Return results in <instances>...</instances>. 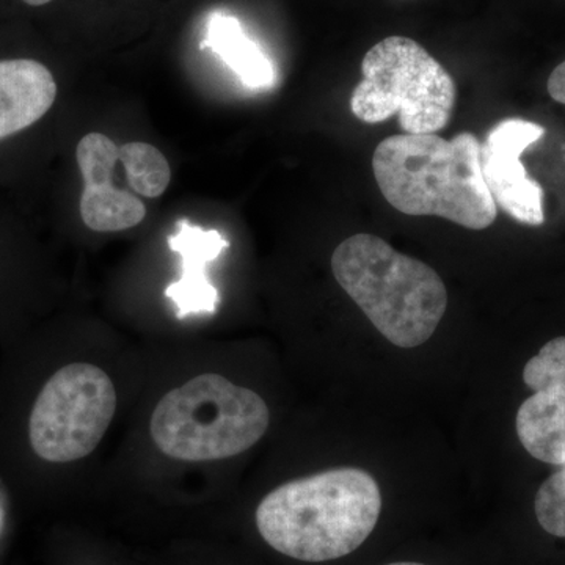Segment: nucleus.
<instances>
[{
  "label": "nucleus",
  "mask_w": 565,
  "mask_h": 565,
  "mask_svg": "<svg viewBox=\"0 0 565 565\" xmlns=\"http://www.w3.org/2000/svg\"><path fill=\"white\" fill-rule=\"evenodd\" d=\"M382 511L377 481L362 468H333L273 490L256 509L264 541L281 555L326 563L351 555Z\"/></svg>",
  "instance_id": "obj_1"
},
{
  "label": "nucleus",
  "mask_w": 565,
  "mask_h": 565,
  "mask_svg": "<svg viewBox=\"0 0 565 565\" xmlns=\"http://www.w3.org/2000/svg\"><path fill=\"white\" fill-rule=\"evenodd\" d=\"M373 170L386 202L405 215H435L475 232L497 221L475 134L452 140L437 134L388 137L375 148Z\"/></svg>",
  "instance_id": "obj_2"
},
{
  "label": "nucleus",
  "mask_w": 565,
  "mask_h": 565,
  "mask_svg": "<svg viewBox=\"0 0 565 565\" xmlns=\"http://www.w3.org/2000/svg\"><path fill=\"white\" fill-rule=\"evenodd\" d=\"M334 280L390 343L415 349L433 338L448 289L429 264L394 250L374 234H353L332 256Z\"/></svg>",
  "instance_id": "obj_3"
},
{
  "label": "nucleus",
  "mask_w": 565,
  "mask_h": 565,
  "mask_svg": "<svg viewBox=\"0 0 565 565\" xmlns=\"http://www.w3.org/2000/svg\"><path fill=\"white\" fill-rule=\"evenodd\" d=\"M270 414L259 394L218 374H203L162 397L150 433L163 455L210 462L247 451L267 433Z\"/></svg>",
  "instance_id": "obj_4"
},
{
  "label": "nucleus",
  "mask_w": 565,
  "mask_h": 565,
  "mask_svg": "<svg viewBox=\"0 0 565 565\" xmlns=\"http://www.w3.org/2000/svg\"><path fill=\"white\" fill-rule=\"evenodd\" d=\"M362 82L352 93V114L377 125L393 115L405 134H437L455 110L457 87L448 70L408 36L379 41L362 62Z\"/></svg>",
  "instance_id": "obj_5"
},
{
  "label": "nucleus",
  "mask_w": 565,
  "mask_h": 565,
  "mask_svg": "<svg viewBox=\"0 0 565 565\" xmlns=\"http://www.w3.org/2000/svg\"><path fill=\"white\" fill-rule=\"evenodd\" d=\"M117 411L109 375L90 363H71L43 386L29 419V440L40 459L68 463L98 448Z\"/></svg>",
  "instance_id": "obj_6"
},
{
  "label": "nucleus",
  "mask_w": 565,
  "mask_h": 565,
  "mask_svg": "<svg viewBox=\"0 0 565 565\" xmlns=\"http://www.w3.org/2000/svg\"><path fill=\"white\" fill-rule=\"evenodd\" d=\"M544 136L542 126L509 118L493 126L481 143L482 177L494 204L516 222L531 226L545 222L544 189L527 177L520 158Z\"/></svg>",
  "instance_id": "obj_7"
},
{
  "label": "nucleus",
  "mask_w": 565,
  "mask_h": 565,
  "mask_svg": "<svg viewBox=\"0 0 565 565\" xmlns=\"http://www.w3.org/2000/svg\"><path fill=\"white\" fill-rule=\"evenodd\" d=\"M523 381L533 394L515 418L520 444L534 459L565 463V337L548 341L526 363Z\"/></svg>",
  "instance_id": "obj_8"
},
{
  "label": "nucleus",
  "mask_w": 565,
  "mask_h": 565,
  "mask_svg": "<svg viewBox=\"0 0 565 565\" xmlns=\"http://www.w3.org/2000/svg\"><path fill=\"white\" fill-rule=\"evenodd\" d=\"M118 151L120 147L99 132L82 137L76 148L77 163L85 181L81 215L93 232H122L139 225L147 215L141 200L111 184V173L120 162Z\"/></svg>",
  "instance_id": "obj_9"
},
{
  "label": "nucleus",
  "mask_w": 565,
  "mask_h": 565,
  "mask_svg": "<svg viewBox=\"0 0 565 565\" xmlns=\"http://www.w3.org/2000/svg\"><path fill=\"white\" fill-rule=\"evenodd\" d=\"M228 241L217 230L204 232L189 221L178 222V233L169 237V247L182 259L181 278L167 286L166 297L178 308V318L191 315L214 313L218 292L207 280V264L218 258Z\"/></svg>",
  "instance_id": "obj_10"
},
{
  "label": "nucleus",
  "mask_w": 565,
  "mask_h": 565,
  "mask_svg": "<svg viewBox=\"0 0 565 565\" xmlns=\"http://www.w3.org/2000/svg\"><path fill=\"white\" fill-rule=\"evenodd\" d=\"M55 98L57 84L43 63L29 58L0 62V140L35 125Z\"/></svg>",
  "instance_id": "obj_11"
},
{
  "label": "nucleus",
  "mask_w": 565,
  "mask_h": 565,
  "mask_svg": "<svg viewBox=\"0 0 565 565\" xmlns=\"http://www.w3.org/2000/svg\"><path fill=\"white\" fill-rule=\"evenodd\" d=\"M202 47L218 55L234 71L241 82L253 90L270 88L275 84V68L270 58L255 41L245 35L236 18L215 13L207 24Z\"/></svg>",
  "instance_id": "obj_12"
},
{
  "label": "nucleus",
  "mask_w": 565,
  "mask_h": 565,
  "mask_svg": "<svg viewBox=\"0 0 565 565\" xmlns=\"http://www.w3.org/2000/svg\"><path fill=\"white\" fill-rule=\"evenodd\" d=\"M118 156L132 191L147 199H158L167 191L172 180V169L158 148L143 141H132L122 145Z\"/></svg>",
  "instance_id": "obj_13"
},
{
  "label": "nucleus",
  "mask_w": 565,
  "mask_h": 565,
  "mask_svg": "<svg viewBox=\"0 0 565 565\" xmlns=\"http://www.w3.org/2000/svg\"><path fill=\"white\" fill-rule=\"evenodd\" d=\"M535 516L546 533L565 537V463L535 494Z\"/></svg>",
  "instance_id": "obj_14"
},
{
  "label": "nucleus",
  "mask_w": 565,
  "mask_h": 565,
  "mask_svg": "<svg viewBox=\"0 0 565 565\" xmlns=\"http://www.w3.org/2000/svg\"><path fill=\"white\" fill-rule=\"evenodd\" d=\"M546 88H548L550 96L556 103L565 104V62L557 65L553 73L550 74Z\"/></svg>",
  "instance_id": "obj_15"
},
{
  "label": "nucleus",
  "mask_w": 565,
  "mask_h": 565,
  "mask_svg": "<svg viewBox=\"0 0 565 565\" xmlns=\"http://www.w3.org/2000/svg\"><path fill=\"white\" fill-rule=\"evenodd\" d=\"M25 3H29V6L32 7H41L46 6V3L52 2V0H24Z\"/></svg>",
  "instance_id": "obj_16"
},
{
  "label": "nucleus",
  "mask_w": 565,
  "mask_h": 565,
  "mask_svg": "<svg viewBox=\"0 0 565 565\" xmlns=\"http://www.w3.org/2000/svg\"><path fill=\"white\" fill-rule=\"evenodd\" d=\"M388 565H424V564H418V563H394V564H388Z\"/></svg>",
  "instance_id": "obj_17"
}]
</instances>
